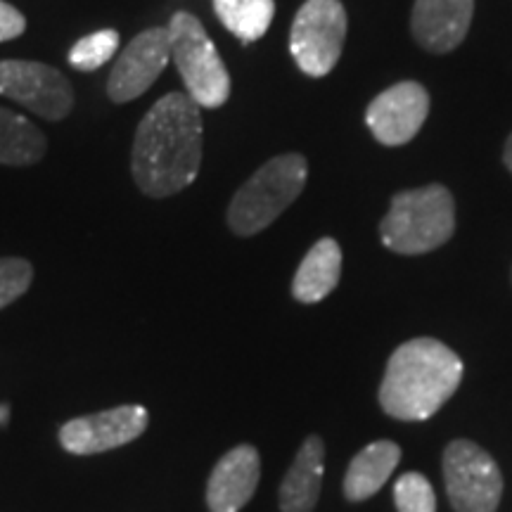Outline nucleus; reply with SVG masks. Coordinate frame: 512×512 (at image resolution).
Masks as SVG:
<instances>
[{"label":"nucleus","instance_id":"obj_1","mask_svg":"<svg viewBox=\"0 0 512 512\" xmlns=\"http://www.w3.org/2000/svg\"><path fill=\"white\" fill-rule=\"evenodd\" d=\"M202 107L188 93H166L138 124L131 171L147 197H171L195 183L202 166Z\"/></svg>","mask_w":512,"mask_h":512},{"label":"nucleus","instance_id":"obj_2","mask_svg":"<svg viewBox=\"0 0 512 512\" xmlns=\"http://www.w3.org/2000/svg\"><path fill=\"white\" fill-rule=\"evenodd\" d=\"M463 361L444 342L411 339L389 358L380 384V406L389 418L427 420L456 394Z\"/></svg>","mask_w":512,"mask_h":512},{"label":"nucleus","instance_id":"obj_3","mask_svg":"<svg viewBox=\"0 0 512 512\" xmlns=\"http://www.w3.org/2000/svg\"><path fill=\"white\" fill-rule=\"evenodd\" d=\"M456 230V204L444 185L406 190L394 195L380 223L384 247L396 254H427L451 240Z\"/></svg>","mask_w":512,"mask_h":512},{"label":"nucleus","instance_id":"obj_4","mask_svg":"<svg viewBox=\"0 0 512 512\" xmlns=\"http://www.w3.org/2000/svg\"><path fill=\"white\" fill-rule=\"evenodd\" d=\"M306 176H309V164L297 152L273 157L235 192L228 207L230 230L249 238L271 226L302 195Z\"/></svg>","mask_w":512,"mask_h":512},{"label":"nucleus","instance_id":"obj_5","mask_svg":"<svg viewBox=\"0 0 512 512\" xmlns=\"http://www.w3.org/2000/svg\"><path fill=\"white\" fill-rule=\"evenodd\" d=\"M171 60L185 83V93L204 110H219L230 98V74L202 22L190 12H176L169 22Z\"/></svg>","mask_w":512,"mask_h":512},{"label":"nucleus","instance_id":"obj_6","mask_svg":"<svg viewBox=\"0 0 512 512\" xmlns=\"http://www.w3.org/2000/svg\"><path fill=\"white\" fill-rule=\"evenodd\" d=\"M347 38V10L339 0H306L290 31V53L306 76H328Z\"/></svg>","mask_w":512,"mask_h":512},{"label":"nucleus","instance_id":"obj_7","mask_svg":"<svg viewBox=\"0 0 512 512\" xmlns=\"http://www.w3.org/2000/svg\"><path fill=\"white\" fill-rule=\"evenodd\" d=\"M446 494L456 512H496L503 477L496 460L475 441H451L444 453Z\"/></svg>","mask_w":512,"mask_h":512},{"label":"nucleus","instance_id":"obj_8","mask_svg":"<svg viewBox=\"0 0 512 512\" xmlns=\"http://www.w3.org/2000/svg\"><path fill=\"white\" fill-rule=\"evenodd\" d=\"M0 95L46 121H60L74 110L72 83L43 62L0 60Z\"/></svg>","mask_w":512,"mask_h":512},{"label":"nucleus","instance_id":"obj_9","mask_svg":"<svg viewBox=\"0 0 512 512\" xmlns=\"http://www.w3.org/2000/svg\"><path fill=\"white\" fill-rule=\"evenodd\" d=\"M171 60L169 27H152L128 43L124 53L112 64L107 79V95L112 102H131L150 91Z\"/></svg>","mask_w":512,"mask_h":512},{"label":"nucleus","instance_id":"obj_10","mask_svg":"<svg viewBox=\"0 0 512 512\" xmlns=\"http://www.w3.org/2000/svg\"><path fill=\"white\" fill-rule=\"evenodd\" d=\"M147 422L150 415L143 406H117L69 420L60 430V444L74 456H95L136 441L147 430Z\"/></svg>","mask_w":512,"mask_h":512},{"label":"nucleus","instance_id":"obj_11","mask_svg":"<svg viewBox=\"0 0 512 512\" xmlns=\"http://www.w3.org/2000/svg\"><path fill=\"white\" fill-rule=\"evenodd\" d=\"M430 114V95L415 81H403L370 102L366 121L373 136L387 147L406 145L418 136Z\"/></svg>","mask_w":512,"mask_h":512},{"label":"nucleus","instance_id":"obj_12","mask_svg":"<svg viewBox=\"0 0 512 512\" xmlns=\"http://www.w3.org/2000/svg\"><path fill=\"white\" fill-rule=\"evenodd\" d=\"M475 0H415L411 27L415 41L430 53L456 50L470 31Z\"/></svg>","mask_w":512,"mask_h":512},{"label":"nucleus","instance_id":"obj_13","mask_svg":"<svg viewBox=\"0 0 512 512\" xmlns=\"http://www.w3.org/2000/svg\"><path fill=\"white\" fill-rule=\"evenodd\" d=\"M261 477V458L254 446L242 444L228 451L207 484V505L211 512H240L252 501Z\"/></svg>","mask_w":512,"mask_h":512},{"label":"nucleus","instance_id":"obj_14","mask_svg":"<svg viewBox=\"0 0 512 512\" xmlns=\"http://www.w3.org/2000/svg\"><path fill=\"white\" fill-rule=\"evenodd\" d=\"M325 472V444L320 437H309L299 448L297 458L280 484V510L313 512L320 496Z\"/></svg>","mask_w":512,"mask_h":512},{"label":"nucleus","instance_id":"obj_15","mask_svg":"<svg viewBox=\"0 0 512 512\" xmlns=\"http://www.w3.org/2000/svg\"><path fill=\"white\" fill-rule=\"evenodd\" d=\"M342 275V249L332 238L318 240L309 249L292 280V294L302 304H318L335 290Z\"/></svg>","mask_w":512,"mask_h":512},{"label":"nucleus","instance_id":"obj_16","mask_svg":"<svg viewBox=\"0 0 512 512\" xmlns=\"http://www.w3.org/2000/svg\"><path fill=\"white\" fill-rule=\"evenodd\" d=\"M401 460V448L394 441H375L356 453L344 477V494L349 501H366L387 484Z\"/></svg>","mask_w":512,"mask_h":512},{"label":"nucleus","instance_id":"obj_17","mask_svg":"<svg viewBox=\"0 0 512 512\" xmlns=\"http://www.w3.org/2000/svg\"><path fill=\"white\" fill-rule=\"evenodd\" d=\"M48 150V140L22 114L0 107V164L31 166L41 162Z\"/></svg>","mask_w":512,"mask_h":512},{"label":"nucleus","instance_id":"obj_18","mask_svg":"<svg viewBox=\"0 0 512 512\" xmlns=\"http://www.w3.org/2000/svg\"><path fill=\"white\" fill-rule=\"evenodd\" d=\"M219 22L242 43L259 41L275 17L273 0H211Z\"/></svg>","mask_w":512,"mask_h":512},{"label":"nucleus","instance_id":"obj_19","mask_svg":"<svg viewBox=\"0 0 512 512\" xmlns=\"http://www.w3.org/2000/svg\"><path fill=\"white\" fill-rule=\"evenodd\" d=\"M119 50V34L114 29H102L95 34L83 36L81 41L74 43L69 50V64L79 72H95L102 64H107L117 55Z\"/></svg>","mask_w":512,"mask_h":512},{"label":"nucleus","instance_id":"obj_20","mask_svg":"<svg viewBox=\"0 0 512 512\" xmlns=\"http://www.w3.org/2000/svg\"><path fill=\"white\" fill-rule=\"evenodd\" d=\"M394 503L399 512H437V496L430 479L420 472H406L394 484Z\"/></svg>","mask_w":512,"mask_h":512},{"label":"nucleus","instance_id":"obj_21","mask_svg":"<svg viewBox=\"0 0 512 512\" xmlns=\"http://www.w3.org/2000/svg\"><path fill=\"white\" fill-rule=\"evenodd\" d=\"M34 280V266L17 256H0V309L17 302Z\"/></svg>","mask_w":512,"mask_h":512},{"label":"nucleus","instance_id":"obj_22","mask_svg":"<svg viewBox=\"0 0 512 512\" xmlns=\"http://www.w3.org/2000/svg\"><path fill=\"white\" fill-rule=\"evenodd\" d=\"M24 31H27V17L15 5L0 0V43L22 36Z\"/></svg>","mask_w":512,"mask_h":512},{"label":"nucleus","instance_id":"obj_23","mask_svg":"<svg viewBox=\"0 0 512 512\" xmlns=\"http://www.w3.org/2000/svg\"><path fill=\"white\" fill-rule=\"evenodd\" d=\"M503 159H505V166L512 171V136L508 138V143H505V152H503Z\"/></svg>","mask_w":512,"mask_h":512}]
</instances>
